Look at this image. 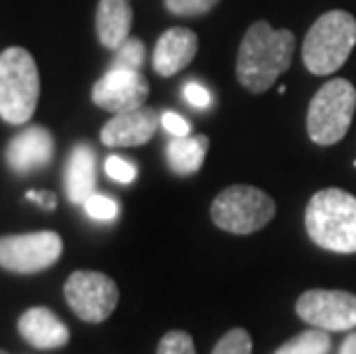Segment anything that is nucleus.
<instances>
[{
    "label": "nucleus",
    "instance_id": "1",
    "mask_svg": "<svg viewBox=\"0 0 356 354\" xmlns=\"http://www.w3.org/2000/svg\"><path fill=\"white\" fill-rule=\"evenodd\" d=\"M297 37L292 30H274L267 21H255L239 44L237 79L246 90L260 95L290 70Z\"/></svg>",
    "mask_w": 356,
    "mask_h": 354
},
{
    "label": "nucleus",
    "instance_id": "2",
    "mask_svg": "<svg viewBox=\"0 0 356 354\" xmlns=\"http://www.w3.org/2000/svg\"><path fill=\"white\" fill-rule=\"evenodd\" d=\"M308 237L333 253H356V198L343 189H324L306 207Z\"/></svg>",
    "mask_w": 356,
    "mask_h": 354
},
{
    "label": "nucleus",
    "instance_id": "3",
    "mask_svg": "<svg viewBox=\"0 0 356 354\" xmlns=\"http://www.w3.org/2000/svg\"><path fill=\"white\" fill-rule=\"evenodd\" d=\"M356 47V19L350 12L333 10L310 26L301 54L304 65L315 77H329L347 63Z\"/></svg>",
    "mask_w": 356,
    "mask_h": 354
},
{
    "label": "nucleus",
    "instance_id": "4",
    "mask_svg": "<svg viewBox=\"0 0 356 354\" xmlns=\"http://www.w3.org/2000/svg\"><path fill=\"white\" fill-rule=\"evenodd\" d=\"M40 99V72L26 49L12 47L0 56V118L26 124Z\"/></svg>",
    "mask_w": 356,
    "mask_h": 354
},
{
    "label": "nucleus",
    "instance_id": "5",
    "mask_svg": "<svg viewBox=\"0 0 356 354\" xmlns=\"http://www.w3.org/2000/svg\"><path fill=\"white\" fill-rule=\"evenodd\" d=\"M356 111V88L347 79H331L310 99L306 129L317 145H336L350 131Z\"/></svg>",
    "mask_w": 356,
    "mask_h": 354
},
{
    "label": "nucleus",
    "instance_id": "6",
    "mask_svg": "<svg viewBox=\"0 0 356 354\" xmlns=\"http://www.w3.org/2000/svg\"><path fill=\"white\" fill-rule=\"evenodd\" d=\"M276 214V202L257 186L234 184L211 202V221L232 235H251L264 228Z\"/></svg>",
    "mask_w": 356,
    "mask_h": 354
},
{
    "label": "nucleus",
    "instance_id": "7",
    "mask_svg": "<svg viewBox=\"0 0 356 354\" xmlns=\"http://www.w3.org/2000/svg\"><path fill=\"white\" fill-rule=\"evenodd\" d=\"M63 255V237L53 230L0 237V267L14 274H37Z\"/></svg>",
    "mask_w": 356,
    "mask_h": 354
},
{
    "label": "nucleus",
    "instance_id": "8",
    "mask_svg": "<svg viewBox=\"0 0 356 354\" xmlns=\"http://www.w3.org/2000/svg\"><path fill=\"white\" fill-rule=\"evenodd\" d=\"M65 299L81 320L104 322L115 311L120 290L102 272H74L65 283Z\"/></svg>",
    "mask_w": 356,
    "mask_h": 354
},
{
    "label": "nucleus",
    "instance_id": "9",
    "mask_svg": "<svg viewBox=\"0 0 356 354\" xmlns=\"http://www.w3.org/2000/svg\"><path fill=\"white\" fill-rule=\"evenodd\" d=\"M297 315L324 331L356 329V295L345 290H308L297 299Z\"/></svg>",
    "mask_w": 356,
    "mask_h": 354
},
{
    "label": "nucleus",
    "instance_id": "10",
    "mask_svg": "<svg viewBox=\"0 0 356 354\" xmlns=\"http://www.w3.org/2000/svg\"><path fill=\"white\" fill-rule=\"evenodd\" d=\"M149 95V83L140 70L127 67H111L104 77L95 83L92 102L104 111L115 113L140 108Z\"/></svg>",
    "mask_w": 356,
    "mask_h": 354
},
{
    "label": "nucleus",
    "instance_id": "11",
    "mask_svg": "<svg viewBox=\"0 0 356 354\" xmlns=\"http://www.w3.org/2000/svg\"><path fill=\"white\" fill-rule=\"evenodd\" d=\"M53 150H56V143H53L51 131L47 127L35 124L19 131L10 140L5 150V161L17 175H30L35 170L47 168L53 159Z\"/></svg>",
    "mask_w": 356,
    "mask_h": 354
},
{
    "label": "nucleus",
    "instance_id": "12",
    "mask_svg": "<svg viewBox=\"0 0 356 354\" xmlns=\"http://www.w3.org/2000/svg\"><path fill=\"white\" fill-rule=\"evenodd\" d=\"M161 118L152 108H134L115 113L102 129V143L108 147H138L152 140Z\"/></svg>",
    "mask_w": 356,
    "mask_h": 354
},
{
    "label": "nucleus",
    "instance_id": "13",
    "mask_svg": "<svg viewBox=\"0 0 356 354\" xmlns=\"http://www.w3.org/2000/svg\"><path fill=\"white\" fill-rule=\"evenodd\" d=\"M195 54H198V35L188 28H170L159 37L152 54V67L159 77H175L193 63Z\"/></svg>",
    "mask_w": 356,
    "mask_h": 354
},
{
    "label": "nucleus",
    "instance_id": "14",
    "mask_svg": "<svg viewBox=\"0 0 356 354\" xmlns=\"http://www.w3.org/2000/svg\"><path fill=\"white\" fill-rule=\"evenodd\" d=\"M19 334L37 350H58L70 343V329L56 313L44 306L28 308L19 318Z\"/></svg>",
    "mask_w": 356,
    "mask_h": 354
},
{
    "label": "nucleus",
    "instance_id": "15",
    "mask_svg": "<svg viewBox=\"0 0 356 354\" xmlns=\"http://www.w3.org/2000/svg\"><path fill=\"white\" fill-rule=\"evenodd\" d=\"M97 184V154L95 150L81 143L72 150L65 168V189L67 198L74 205H83L95 193Z\"/></svg>",
    "mask_w": 356,
    "mask_h": 354
},
{
    "label": "nucleus",
    "instance_id": "16",
    "mask_svg": "<svg viewBox=\"0 0 356 354\" xmlns=\"http://www.w3.org/2000/svg\"><path fill=\"white\" fill-rule=\"evenodd\" d=\"M134 12L129 0H99L97 7V37L102 47L118 51L129 40Z\"/></svg>",
    "mask_w": 356,
    "mask_h": 354
},
{
    "label": "nucleus",
    "instance_id": "17",
    "mask_svg": "<svg viewBox=\"0 0 356 354\" xmlns=\"http://www.w3.org/2000/svg\"><path fill=\"white\" fill-rule=\"evenodd\" d=\"M209 138L198 134V136H184L172 138L165 147V156H168L170 170L177 175H193L200 170V166L207 156Z\"/></svg>",
    "mask_w": 356,
    "mask_h": 354
},
{
    "label": "nucleus",
    "instance_id": "18",
    "mask_svg": "<svg viewBox=\"0 0 356 354\" xmlns=\"http://www.w3.org/2000/svg\"><path fill=\"white\" fill-rule=\"evenodd\" d=\"M331 352V336L324 329H308L301 331L287 343H283L274 354H329Z\"/></svg>",
    "mask_w": 356,
    "mask_h": 354
},
{
    "label": "nucleus",
    "instance_id": "19",
    "mask_svg": "<svg viewBox=\"0 0 356 354\" xmlns=\"http://www.w3.org/2000/svg\"><path fill=\"white\" fill-rule=\"evenodd\" d=\"M83 209H86V214L90 218H95V221H113V218H118L120 214L118 200H113L111 195H104L97 191L83 202Z\"/></svg>",
    "mask_w": 356,
    "mask_h": 354
},
{
    "label": "nucleus",
    "instance_id": "20",
    "mask_svg": "<svg viewBox=\"0 0 356 354\" xmlns=\"http://www.w3.org/2000/svg\"><path fill=\"white\" fill-rule=\"evenodd\" d=\"M251 352H253L251 334L246 329H232L216 343L211 354H251Z\"/></svg>",
    "mask_w": 356,
    "mask_h": 354
},
{
    "label": "nucleus",
    "instance_id": "21",
    "mask_svg": "<svg viewBox=\"0 0 356 354\" xmlns=\"http://www.w3.org/2000/svg\"><path fill=\"white\" fill-rule=\"evenodd\" d=\"M115 63L113 67H127V70H140L143 60H145V47H143L140 40H129L115 51Z\"/></svg>",
    "mask_w": 356,
    "mask_h": 354
},
{
    "label": "nucleus",
    "instance_id": "22",
    "mask_svg": "<svg viewBox=\"0 0 356 354\" xmlns=\"http://www.w3.org/2000/svg\"><path fill=\"white\" fill-rule=\"evenodd\" d=\"M216 5L218 0H165V10L175 17H202Z\"/></svg>",
    "mask_w": 356,
    "mask_h": 354
},
{
    "label": "nucleus",
    "instance_id": "23",
    "mask_svg": "<svg viewBox=\"0 0 356 354\" xmlns=\"http://www.w3.org/2000/svg\"><path fill=\"white\" fill-rule=\"evenodd\" d=\"M156 354H198L195 352L193 338L186 331H168L161 343H159Z\"/></svg>",
    "mask_w": 356,
    "mask_h": 354
},
{
    "label": "nucleus",
    "instance_id": "24",
    "mask_svg": "<svg viewBox=\"0 0 356 354\" xmlns=\"http://www.w3.org/2000/svg\"><path fill=\"white\" fill-rule=\"evenodd\" d=\"M106 175L111 179H115L120 184H131L136 177H138V168H136V163L122 159V156H108L106 159Z\"/></svg>",
    "mask_w": 356,
    "mask_h": 354
},
{
    "label": "nucleus",
    "instance_id": "25",
    "mask_svg": "<svg viewBox=\"0 0 356 354\" xmlns=\"http://www.w3.org/2000/svg\"><path fill=\"white\" fill-rule=\"evenodd\" d=\"M161 127L170 134L172 138L191 136V124H188L181 115H177V113H170V111L163 113V115H161Z\"/></svg>",
    "mask_w": 356,
    "mask_h": 354
},
{
    "label": "nucleus",
    "instance_id": "26",
    "mask_svg": "<svg viewBox=\"0 0 356 354\" xmlns=\"http://www.w3.org/2000/svg\"><path fill=\"white\" fill-rule=\"evenodd\" d=\"M184 99L195 108H207L211 104V92L204 86H200V83L191 81L184 86Z\"/></svg>",
    "mask_w": 356,
    "mask_h": 354
},
{
    "label": "nucleus",
    "instance_id": "27",
    "mask_svg": "<svg viewBox=\"0 0 356 354\" xmlns=\"http://www.w3.org/2000/svg\"><path fill=\"white\" fill-rule=\"evenodd\" d=\"M26 198L37 202V205L44 207V209H49V212H51V209H56V205H58L56 195H53L51 191H28Z\"/></svg>",
    "mask_w": 356,
    "mask_h": 354
},
{
    "label": "nucleus",
    "instance_id": "28",
    "mask_svg": "<svg viewBox=\"0 0 356 354\" xmlns=\"http://www.w3.org/2000/svg\"><path fill=\"white\" fill-rule=\"evenodd\" d=\"M338 354H356V331H354V334H350V336L345 338L343 345H340Z\"/></svg>",
    "mask_w": 356,
    "mask_h": 354
},
{
    "label": "nucleus",
    "instance_id": "29",
    "mask_svg": "<svg viewBox=\"0 0 356 354\" xmlns=\"http://www.w3.org/2000/svg\"><path fill=\"white\" fill-rule=\"evenodd\" d=\"M0 354H7V352H5V350H0Z\"/></svg>",
    "mask_w": 356,
    "mask_h": 354
}]
</instances>
